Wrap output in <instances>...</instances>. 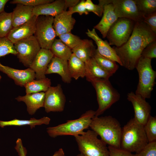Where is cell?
Returning <instances> with one entry per match:
<instances>
[{"instance_id": "cell-44", "label": "cell", "mask_w": 156, "mask_h": 156, "mask_svg": "<svg viewBox=\"0 0 156 156\" xmlns=\"http://www.w3.org/2000/svg\"><path fill=\"white\" fill-rule=\"evenodd\" d=\"M80 1L79 0H65V10H66L68 8H72L78 4Z\"/></svg>"}, {"instance_id": "cell-2", "label": "cell", "mask_w": 156, "mask_h": 156, "mask_svg": "<svg viewBox=\"0 0 156 156\" xmlns=\"http://www.w3.org/2000/svg\"><path fill=\"white\" fill-rule=\"evenodd\" d=\"M90 127L107 144L121 148L122 128L119 122L115 118L110 116H94Z\"/></svg>"}, {"instance_id": "cell-39", "label": "cell", "mask_w": 156, "mask_h": 156, "mask_svg": "<svg viewBox=\"0 0 156 156\" xmlns=\"http://www.w3.org/2000/svg\"><path fill=\"white\" fill-rule=\"evenodd\" d=\"M110 156H138V154L132 153L123 150L108 146V147Z\"/></svg>"}, {"instance_id": "cell-47", "label": "cell", "mask_w": 156, "mask_h": 156, "mask_svg": "<svg viewBox=\"0 0 156 156\" xmlns=\"http://www.w3.org/2000/svg\"><path fill=\"white\" fill-rule=\"evenodd\" d=\"M76 156H84L82 154L80 153L79 154H77Z\"/></svg>"}, {"instance_id": "cell-30", "label": "cell", "mask_w": 156, "mask_h": 156, "mask_svg": "<svg viewBox=\"0 0 156 156\" xmlns=\"http://www.w3.org/2000/svg\"><path fill=\"white\" fill-rule=\"evenodd\" d=\"M92 57L101 68L112 75L118 68V66L116 62L102 56L96 49L93 51Z\"/></svg>"}, {"instance_id": "cell-32", "label": "cell", "mask_w": 156, "mask_h": 156, "mask_svg": "<svg viewBox=\"0 0 156 156\" xmlns=\"http://www.w3.org/2000/svg\"><path fill=\"white\" fill-rule=\"evenodd\" d=\"M139 12L143 16L156 12V0H134Z\"/></svg>"}, {"instance_id": "cell-12", "label": "cell", "mask_w": 156, "mask_h": 156, "mask_svg": "<svg viewBox=\"0 0 156 156\" xmlns=\"http://www.w3.org/2000/svg\"><path fill=\"white\" fill-rule=\"evenodd\" d=\"M118 18H126L135 22L142 21L143 16L139 11L134 0H111Z\"/></svg>"}, {"instance_id": "cell-20", "label": "cell", "mask_w": 156, "mask_h": 156, "mask_svg": "<svg viewBox=\"0 0 156 156\" xmlns=\"http://www.w3.org/2000/svg\"><path fill=\"white\" fill-rule=\"evenodd\" d=\"M65 10V0H56L34 7V15L50 16L53 17L60 14Z\"/></svg>"}, {"instance_id": "cell-28", "label": "cell", "mask_w": 156, "mask_h": 156, "mask_svg": "<svg viewBox=\"0 0 156 156\" xmlns=\"http://www.w3.org/2000/svg\"><path fill=\"white\" fill-rule=\"evenodd\" d=\"M51 79L47 78L38 80L33 79L25 83L24 86L26 94L46 92L51 86Z\"/></svg>"}, {"instance_id": "cell-25", "label": "cell", "mask_w": 156, "mask_h": 156, "mask_svg": "<svg viewBox=\"0 0 156 156\" xmlns=\"http://www.w3.org/2000/svg\"><path fill=\"white\" fill-rule=\"evenodd\" d=\"M96 49L92 40H81L80 43L71 49L72 53L79 59L85 62L92 58Z\"/></svg>"}, {"instance_id": "cell-31", "label": "cell", "mask_w": 156, "mask_h": 156, "mask_svg": "<svg viewBox=\"0 0 156 156\" xmlns=\"http://www.w3.org/2000/svg\"><path fill=\"white\" fill-rule=\"evenodd\" d=\"M13 27L12 12L5 11L0 14V37H7Z\"/></svg>"}, {"instance_id": "cell-4", "label": "cell", "mask_w": 156, "mask_h": 156, "mask_svg": "<svg viewBox=\"0 0 156 156\" xmlns=\"http://www.w3.org/2000/svg\"><path fill=\"white\" fill-rule=\"evenodd\" d=\"M95 111L88 110L76 119L68 120L64 123L47 128V132L51 137L70 135L74 136L81 135L84 130L90 127Z\"/></svg>"}, {"instance_id": "cell-16", "label": "cell", "mask_w": 156, "mask_h": 156, "mask_svg": "<svg viewBox=\"0 0 156 156\" xmlns=\"http://www.w3.org/2000/svg\"><path fill=\"white\" fill-rule=\"evenodd\" d=\"M37 17L34 16L26 23L13 27L7 37L14 44L20 40L34 36Z\"/></svg>"}, {"instance_id": "cell-5", "label": "cell", "mask_w": 156, "mask_h": 156, "mask_svg": "<svg viewBox=\"0 0 156 156\" xmlns=\"http://www.w3.org/2000/svg\"><path fill=\"white\" fill-rule=\"evenodd\" d=\"M92 130L75 136L79 151L84 156H110L107 144Z\"/></svg>"}, {"instance_id": "cell-48", "label": "cell", "mask_w": 156, "mask_h": 156, "mask_svg": "<svg viewBox=\"0 0 156 156\" xmlns=\"http://www.w3.org/2000/svg\"><path fill=\"white\" fill-rule=\"evenodd\" d=\"M1 75H0V81L1 80Z\"/></svg>"}, {"instance_id": "cell-40", "label": "cell", "mask_w": 156, "mask_h": 156, "mask_svg": "<svg viewBox=\"0 0 156 156\" xmlns=\"http://www.w3.org/2000/svg\"><path fill=\"white\" fill-rule=\"evenodd\" d=\"M138 154V156H156V142L148 143Z\"/></svg>"}, {"instance_id": "cell-37", "label": "cell", "mask_w": 156, "mask_h": 156, "mask_svg": "<svg viewBox=\"0 0 156 156\" xmlns=\"http://www.w3.org/2000/svg\"><path fill=\"white\" fill-rule=\"evenodd\" d=\"M85 4L87 11L92 12L99 16H101L103 14L104 6L99 3L98 5L94 3L91 0L85 1Z\"/></svg>"}, {"instance_id": "cell-7", "label": "cell", "mask_w": 156, "mask_h": 156, "mask_svg": "<svg viewBox=\"0 0 156 156\" xmlns=\"http://www.w3.org/2000/svg\"><path fill=\"white\" fill-rule=\"evenodd\" d=\"M96 92L98 108L95 116L103 114L120 99V95L111 84L109 79H101L91 83Z\"/></svg>"}, {"instance_id": "cell-9", "label": "cell", "mask_w": 156, "mask_h": 156, "mask_svg": "<svg viewBox=\"0 0 156 156\" xmlns=\"http://www.w3.org/2000/svg\"><path fill=\"white\" fill-rule=\"evenodd\" d=\"M54 18L47 16L37 17L34 36L41 48L50 49L57 36L53 26Z\"/></svg>"}, {"instance_id": "cell-38", "label": "cell", "mask_w": 156, "mask_h": 156, "mask_svg": "<svg viewBox=\"0 0 156 156\" xmlns=\"http://www.w3.org/2000/svg\"><path fill=\"white\" fill-rule=\"evenodd\" d=\"M141 56L151 60L156 57V40L147 46L142 51Z\"/></svg>"}, {"instance_id": "cell-11", "label": "cell", "mask_w": 156, "mask_h": 156, "mask_svg": "<svg viewBox=\"0 0 156 156\" xmlns=\"http://www.w3.org/2000/svg\"><path fill=\"white\" fill-rule=\"evenodd\" d=\"M66 98L61 86H50L45 92L44 107L47 113L62 112L64 109Z\"/></svg>"}, {"instance_id": "cell-35", "label": "cell", "mask_w": 156, "mask_h": 156, "mask_svg": "<svg viewBox=\"0 0 156 156\" xmlns=\"http://www.w3.org/2000/svg\"><path fill=\"white\" fill-rule=\"evenodd\" d=\"M58 37L59 39L71 49L77 45L81 40L79 36L71 32L62 34Z\"/></svg>"}, {"instance_id": "cell-36", "label": "cell", "mask_w": 156, "mask_h": 156, "mask_svg": "<svg viewBox=\"0 0 156 156\" xmlns=\"http://www.w3.org/2000/svg\"><path fill=\"white\" fill-rule=\"evenodd\" d=\"M53 0H13L10 2L12 4H21L23 5L35 7L39 5L50 3Z\"/></svg>"}, {"instance_id": "cell-1", "label": "cell", "mask_w": 156, "mask_h": 156, "mask_svg": "<svg viewBox=\"0 0 156 156\" xmlns=\"http://www.w3.org/2000/svg\"><path fill=\"white\" fill-rule=\"evenodd\" d=\"M156 40V34L142 21L135 22L127 41L121 46L113 48L122 66L129 70L135 68L142 51L151 42Z\"/></svg>"}, {"instance_id": "cell-42", "label": "cell", "mask_w": 156, "mask_h": 156, "mask_svg": "<svg viewBox=\"0 0 156 156\" xmlns=\"http://www.w3.org/2000/svg\"><path fill=\"white\" fill-rule=\"evenodd\" d=\"M142 21L156 34V12L144 16Z\"/></svg>"}, {"instance_id": "cell-27", "label": "cell", "mask_w": 156, "mask_h": 156, "mask_svg": "<svg viewBox=\"0 0 156 156\" xmlns=\"http://www.w3.org/2000/svg\"><path fill=\"white\" fill-rule=\"evenodd\" d=\"M69 73L71 78L77 80L85 77L84 62L77 57L73 53L68 61Z\"/></svg>"}, {"instance_id": "cell-21", "label": "cell", "mask_w": 156, "mask_h": 156, "mask_svg": "<svg viewBox=\"0 0 156 156\" xmlns=\"http://www.w3.org/2000/svg\"><path fill=\"white\" fill-rule=\"evenodd\" d=\"M85 63V77L91 83L99 79H109L113 75L101 68L92 57Z\"/></svg>"}, {"instance_id": "cell-23", "label": "cell", "mask_w": 156, "mask_h": 156, "mask_svg": "<svg viewBox=\"0 0 156 156\" xmlns=\"http://www.w3.org/2000/svg\"><path fill=\"white\" fill-rule=\"evenodd\" d=\"M57 73L61 77L63 81L70 83L71 81L68 69V61L54 56L49 64L46 74Z\"/></svg>"}, {"instance_id": "cell-15", "label": "cell", "mask_w": 156, "mask_h": 156, "mask_svg": "<svg viewBox=\"0 0 156 156\" xmlns=\"http://www.w3.org/2000/svg\"><path fill=\"white\" fill-rule=\"evenodd\" d=\"M0 71L13 79L16 85L21 87L35 78L34 72L30 68L25 70L17 69L4 66L0 62Z\"/></svg>"}, {"instance_id": "cell-33", "label": "cell", "mask_w": 156, "mask_h": 156, "mask_svg": "<svg viewBox=\"0 0 156 156\" xmlns=\"http://www.w3.org/2000/svg\"><path fill=\"white\" fill-rule=\"evenodd\" d=\"M148 143L156 142V117L151 115L144 125Z\"/></svg>"}, {"instance_id": "cell-43", "label": "cell", "mask_w": 156, "mask_h": 156, "mask_svg": "<svg viewBox=\"0 0 156 156\" xmlns=\"http://www.w3.org/2000/svg\"><path fill=\"white\" fill-rule=\"evenodd\" d=\"M14 148L19 156H26L27 151L23 144L21 139L18 138L16 141V145Z\"/></svg>"}, {"instance_id": "cell-18", "label": "cell", "mask_w": 156, "mask_h": 156, "mask_svg": "<svg viewBox=\"0 0 156 156\" xmlns=\"http://www.w3.org/2000/svg\"><path fill=\"white\" fill-rule=\"evenodd\" d=\"M75 22V19L66 10L54 17L53 26L57 36L71 32Z\"/></svg>"}, {"instance_id": "cell-46", "label": "cell", "mask_w": 156, "mask_h": 156, "mask_svg": "<svg viewBox=\"0 0 156 156\" xmlns=\"http://www.w3.org/2000/svg\"><path fill=\"white\" fill-rule=\"evenodd\" d=\"M52 156H65V154L63 149L61 148L55 152Z\"/></svg>"}, {"instance_id": "cell-8", "label": "cell", "mask_w": 156, "mask_h": 156, "mask_svg": "<svg viewBox=\"0 0 156 156\" xmlns=\"http://www.w3.org/2000/svg\"><path fill=\"white\" fill-rule=\"evenodd\" d=\"M133 21L126 18H118L110 27L106 36L110 45L120 47L130 37L135 24Z\"/></svg>"}, {"instance_id": "cell-14", "label": "cell", "mask_w": 156, "mask_h": 156, "mask_svg": "<svg viewBox=\"0 0 156 156\" xmlns=\"http://www.w3.org/2000/svg\"><path fill=\"white\" fill-rule=\"evenodd\" d=\"M53 57L50 49H40L29 67L34 72L36 79L46 77L48 66Z\"/></svg>"}, {"instance_id": "cell-19", "label": "cell", "mask_w": 156, "mask_h": 156, "mask_svg": "<svg viewBox=\"0 0 156 156\" xmlns=\"http://www.w3.org/2000/svg\"><path fill=\"white\" fill-rule=\"evenodd\" d=\"M103 16L100 22L94 28L99 30L103 38L106 37L109 29L118 18L114 11V7L112 2L104 7Z\"/></svg>"}, {"instance_id": "cell-10", "label": "cell", "mask_w": 156, "mask_h": 156, "mask_svg": "<svg viewBox=\"0 0 156 156\" xmlns=\"http://www.w3.org/2000/svg\"><path fill=\"white\" fill-rule=\"evenodd\" d=\"M14 46L19 61L29 68L41 48L34 35L17 42Z\"/></svg>"}, {"instance_id": "cell-3", "label": "cell", "mask_w": 156, "mask_h": 156, "mask_svg": "<svg viewBox=\"0 0 156 156\" xmlns=\"http://www.w3.org/2000/svg\"><path fill=\"white\" fill-rule=\"evenodd\" d=\"M148 143L144 126L138 123L133 118L122 129L121 148L138 154Z\"/></svg>"}, {"instance_id": "cell-24", "label": "cell", "mask_w": 156, "mask_h": 156, "mask_svg": "<svg viewBox=\"0 0 156 156\" xmlns=\"http://www.w3.org/2000/svg\"><path fill=\"white\" fill-rule=\"evenodd\" d=\"M16 4L12 12L13 27L26 23L34 16L33 13L34 7L21 4Z\"/></svg>"}, {"instance_id": "cell-26", "label": "cell", "mask_w": 156, "mask_h": 156, "mask_svg": "<svg viewBox=\"0 0 156 156\" xmlns=\"http://www.w3.org/2000/svg\"><path fill=\"white\" fill-rule=\"evenodd\" d=\"M51 120L50 118L44 116L37 119L33 118L29 120H19L16 118L9 121L0 120V127L3 128L7 126H22L29 125L31 129L34 128L36 126L43 124L49 125Z\"/></svg>"}, {"instance_id": "cell-34", "label": "cell", "mask_w": 156, "mask_h": 156, "mask_svg": "<svg viewBox=\"0 0 156 156\" xmlns=\"http://www.w3.org/2000/svg\"><path fill=\"white\" fill-rule=\"evenodd\" d=\"M10 54L17 55L14 44L7 37H0V57Z\"/></svg>"}, {"instance_id": "cell-29", "label": "cell", "mask_w": 156, "mask_h": 156, "mask_svg": "<svg viewBox=\"0 0 156 156\" xmlns=\"http://www.w3.org/2000/svg\"><path fill=\"white\" fill-rule=\"evenodd\" d=\"M50 50L54 56L67 61L73 53L71 49L59 39H55Z\"/></svg>"}, {"instance_id": "cell-41", "label": "cell", "mask_w": 156, "mask_h": 156, "mask_svg": "<svg viewBox=\"0 0 156 156\" xmlns=\"http://www.w3.org/2000/svg\"><path fill=\"white\" fill-rule=\"evenodd\" d=\"M85 1L82 0L79 2L73 7L69 8L67 11L68 13L69 14L72 15L75 13H78L80 15H81L84 14H88L89 12L86 9L85 4Z\"/></svg>"}, {"instance_id": "cell-13", "label": "cell", "mask_w": 156, "mask_h": 156, "mask_svg": "<svg viewBox=\"0 0 156 156\" xmlns=\"http://www.w3.org/2000/svg\"><path fill=\"white\" fill-rule=\"evenodd\" d=\"M127 99L132 104L134 112V119L144 126L151 115V105L145 99L133 92L128 93Z\"/></svg>"}, {"instance_id": "cell-6", "label": "cell", "mask_w": 156, "mask_h": 156, "mask_svg": "<svg viewBox=\"0 0 156 156\" xmlns=\"http://www.w3.org/2000/svg\"><path fill=\"white\" fill-rule=\"evenodd\" d=\"M151 59L141 56L135 67L139 81L135 94L142 98L149 99L155 84L156 72L152 68Z\"/></svg>"}, {"instance_id": "cell-17", "label": "cell", "mask_w": 156, "mask_h": 156, "mask_svg": "<svg viewBox=\"0 0 156 156\" xmlns=\"http://www.w3.org/2000/svg\"><path fill=\"white\" fill-rule=\"evenodd\" d=\"M86 34L95 42L99 53L102 56L118 63L121 66L122 65L114 49L112 47L106 40H103L97 34L95 29L92 30L88 29Z\"/></svg>"}, {"instance_id": "cell-22", "label": "cell", "mask_w": 156, "mask_h": 156, "mask_svg": "<svg viewBox=\"0 0 156 156\" xmlns=\"http://www.w3.org/2000/svg\"><path fill=\"white\" fill-rule=\"evenodd\" d=\"M45 92L38 93L26 94L24 96H19L15 98L18 102H24L27 106V110L31 115L34 114L37 110L44 107Z\"/></svg>"}, {"instance_id": "cell-45", "label": "cell", "mask_w": 156, "mask_h": 156, "mask_svg": "<svg viewBox=\"0 0 156 156\" xmlns=\"http://www.w3.org/2000/svg\"><path fill=\"white\" fill-rule=\"evenodd\" d=\"M8 0H0V14L4 11L5 6Z\"/></svg>"}]
</instances>
